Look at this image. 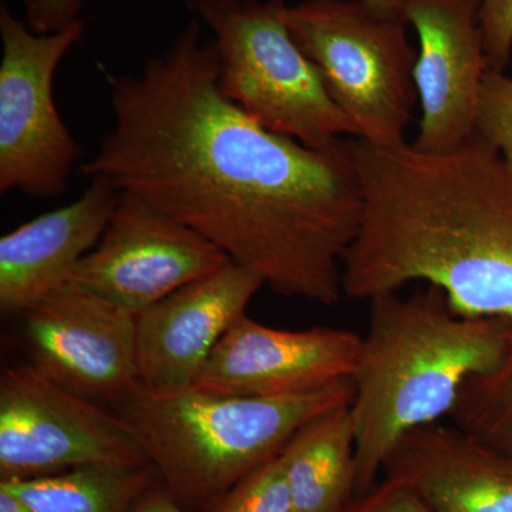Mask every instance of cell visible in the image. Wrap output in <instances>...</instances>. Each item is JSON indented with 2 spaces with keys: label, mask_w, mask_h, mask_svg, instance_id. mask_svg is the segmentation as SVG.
I'll return each instance as SVG.
<instances>
[{
  "label": "cell",
  "mask_w": 512,
  "mask_h": 512,
  "mask_svg": "<svg viewBox=\"0 0 512 512\" xmlns=\"http://www.w3.org/2000/svg\"><path fill=\"white\" fill-rule=\"evenodd\" d=\"M201 23L140 72L107 76L113 127L83 174L194 229L278 295L336 305L363 210L350 140L309 147L249 117L221 92Z\"/></svg>",
  "instance_id": "6da1fadb"
},
{
  "label": "cell",
  "mask_w": 512,
  "mask_h": 512,
  "mask_svg": "<svg viewBox=\"0 0 512 512\" xmlns=\"http://www.w3.org/2000/svg\"><path fill=\"white\" fill-rule=\"evenodd\" d=\"M362 221L343 295L436 286L457 315L512 322V171L480 134L448 153L350 138Z\"/></svg>",
  "instance_id": "7a4b0ae2"
},
{
  "label": "cell",
  "mask_w": 512,
  "mask_h": 512,
  "mask_svg": "<svg viewBox=\"0 0 512 512\" xmlns=\"http://www.w3.org/2000/svg\"><path fill=\"white\" fill-rule=\"evenodd\" d=\"M352 375L355 495L377 483L393 447L410 431L450 417L464 384L503 353L511 322L457 315L436 286L370 299Z\"/></svg>",
  "instance_id": "3957f363"
},
{
  "label": "cell",
  "mask_w": 512,
  "mask_h": 512,
  "mask_svg": "<svg viewBox=\"0 0 512 512\" xmlns=\"http://www.w3.org/2000/svg\"><path fill=\"white\" fill-rule=\"evenodd\" d=\"M353 399L352 379L282 397L231 396L138 384L113 413L188 511L204 512L242 478L279 456L303 424Z\"/></svg>",
  "instance_id": "277c9868"
},
{
  "label": "cell",
  "mask_w": 512,
  "mask_h": 512,
  "mask_svg": "<svg viewBox=\"0 0 512 512\" xmlns=\"http://www.w3.org/2000/svg\"><path fill=\"white\" fill-rule=\"evenodd\" d=\"M285 9V0H239L195 15L214 35L221 92L262 127L305 146L356 138L318 66L293 39Z\"/></svg>",
  "instance_id": "5b68a950"
},
{
  "label": "cell",
  "mask_w": 512,
  "mask_h": 512,
  "mask_svg": "<svg viewBox=\"0 0 512 512\" xmlns=\"http://www.w3.org/2000/svg\"><path fill=\"white\" fill-rule=\"evenodd\" d=\"M293 39L318 66L356 138L373 146L407 143L417 90V50L407 25L357 0H302L286 5Z\"/></svg>",
  "instance_id": "8992f818"
},
{
  "label": "cell",
  "mask_w": 512,
  "mask_h": 512,
  "mask_svg": "<svg viewBox=\"0 0 512 512\" xmlns=\"http://www.w3.org/2000/svg\"><path fill=\"white\" fill-rule=\"evenodd\" d=\"M86 32L83 20L59 32L36 33L0 6V192L57 198L69 185L82 147L53 96L59 64Z\"/></svg>",
  "instance_id": "52a82bcc"
},
{
  "label": "cell",
  "mask_w": 512,
  "mask_h": 512,
  "mask_svg": "<svg viewBox=\"0 0 512 512\" xmlns=\"http://www.w3.org/2000/svg\"><path fill=\"white\" fill-rule=\"evenodd\" d=\"M113 412L43 376L32 365L0 375V481L55 476L87 466H150Z\"/></svg>",
  "instance_id": "ba28073f"
},
{
  "label": "cell",
  "mask_w": 512,
  "mask_h": 512,
  "mask_svg": "<svg viewBox=\"0 0 512 512\" xmlns=\"http://www.w3.org/2000/svg\"><path fill=\"white\" fill-rule=\"evenodd\" d=\"M232 262L220 248L137 195L120 192L99 244L69 284L140 313Z\"/></svg>",
  "instance_id": "9c48e42d"
},
{
  "label": "cell",
  "mask_w": 512,
  "mask_h": 512,
  "mask_svg": "<svg viewBox=\"0 0 512 512\" xmlns=\"http://www.w3.org/2000/svg\"><path fill=\"white\" fill-rule=\"evenodd\" d=\"M30 365L83 399L111 407L137 389V315L69 284L22 313Z\"/></svg>",
  "instance_id": "30bf717a"
},
{
  "label": "cell",
  "mask_w": 512,
  "mask_h": 512,
  "mask_svg": "<svg viewBox=\"0 0 512 512\" xmlns=\"http://www.w3.org/2000/svg\"><path fill=\"white\" fill-rule=\"evenodd\" d=\"M403 19L419 37L414 86L421 109L413 147L448 153L477 131L485 74L478 0H407Z\"/></svg>",
  "instance_id": "8fae6325"
},
{
  "label": "cell",
  "mask_w": 512,
  "mask_h": 512,
  "mask_svg": "<svg viewBox=\"0 0 512 512\" xmlns=\"http://www.w3.org/2000/svg\"><path fill=\"white\" fill-rule=\"evenodd\" d=\"M362 336L315 326L286 330L245 315L212 350L194 387L231 396L282 397L352 379Z\"/></svg>",
  "instance_id": "7c38bea8"
},
{
  "label": "cell",
  "mask_w": 512,
  "mask_h": 512,
  "mask_svg": "<svg viewBox=\"0 0 512 512\" xmlns=\"http://www.w3.org/2000/svg\"><path fill=\"white\" fill-rule=\"evenodd\" d=\"M264 286L254 272L229 262L138 313L140 386L157 392L194 386L212 350Z\"/></svg>",
  "instance_id": "4fadbf2b"
},
{
  "label": "cell",
  "mask_w": 512,
  "mask_h": 512,
  "mask_svg": "<svg viewBox=\"0 0 512 512\" xmlns=\"http://www.w3.org/2000/svg\"><path fill=\"white\" fill-rule=\"evenodd\" d=\"M104 178L76 201L19 225L0 238V311L25 313L69 282L76 266L96 248L119 201Z\"/></svg>",
  "instance_id": "5bb4252c"
},
{
  "label": "cell",
  "mask_w": 512,
  "mask_h": 512,
  "mask_svg": "<svg viewBox=\"0 0 512 512\" xmlns=\"http://www.w3.org/2000/svg\"><path fill=\"white\" fill-rule=\"evenodd\" d=\"M434 512H512V456L443 421L410 431L383 464Z\"/></svg>",
  "instance_id": "9a60e30c"
},
{
  "label": "cell",
  "mask_w": 512,
  "mask_h": 512,
  "mask_svg": "<svg viewBox=\"0 0 512 512\" xmlns=\"http://www.w3.org/2000/svg\"><path fill=\"white\" fill-rule=\"evenodd\" d=\"M349 407L313 417L279 454L293 512H338L355 497L356 441Z\"/></svg>",
  "instance_id": "2e32d148"
},
{
  "label": "cell",
  "mask_w": 512,
  "mask_h": 512,
  "mask_svg": "<svg viewBox=\"0 0 512 512\" xmlns=\"http://www.w3.org/2000/svg\"><path fill=\"white\" fill-rule=\"evenodd\" d=\"M158 480L150 466H87L55 476L0 481L33 512H130Z\"/></svg>",
  "instance_id": "e0dca14e"
},
{
  "label": "cell",
  "mask_w": 512,
  "mask_h": 512,
  "mask_svg": "<svg viewBox=\"0 0 512 512\" xmlns=\"http://www.w3.org/2000/svg\"><path fill=\"white\" fill-rule=\"evenodd\" d=\"M450 419L474 439L512 456V322L500 359L467 380Z\"/></svg>",
  "instance_id": "ac0fdd59"
},
{
  "label": "cell",
  "mask_w": 512,
  "mask_h": 512,
  "mask_svg": "<svg viewBox=\"0 0 512 512\" xmlns=\"http://www.w3.org/2000/svg\"><path fill=\"white\" fill-rule=\"evenodd\" d=\"M204 512H293L281 458L256 468Z\"/></svg>",
  "instance_id": "d6986e66"
},
{
  "label": "cell",
  "mask_w": 512,
  "mask_h": 512,
  "mask_svg": "<svg viewBox=\"0 0 512 512\" xmlns=\"http://www.w3.org/2000/svg\"><path fill=\"white\" fill-rule=\"evenodd\" d=\"M477 133L501 154L512 171V77L488 70L481 87Z\"/></svg>",
  "instance_id": "ffe728a7"
},
{
  "label": "cell",
  "mask_w": 512,
  "mask_h": 512,
  "mask_svg": "<svg viewBox=\"0 0 512 512\" xmlns=\"http://www.w3.org/2000/svg\"><path fill=\"white\" fill-rule=\"evenodd\" d=\"M478 20L490 70L505 73L512 57V0H478Z\"/></svg>",
  "instance_id": "44dd1931"
},
{
  "label": "cell",
  "mask_w": 512,
  "mask_h": 512,
  "mask_svg": "<svg viewBox=\"0 0 512 512\" xmlns=\"http://www.w3.org/2000/svg\"><path fill=\"white\" fill-rule=\"evenodd\" d=\"M338 512H434L409 485L384 477L366 493L355 495Z\"/></svg>",
  "instance_id": "7402d4cb"
},
{
  "label": "cell",
  "mask_w": 512,
  "mask_h": 512,
  "mask_svg": "<svg viewBox=\"0 0 512 512\" xmlns=\"http://www.w3.org/2000/svg\"><path fill=\"white\" fill-rule=\"evenodd\" d=\"M25 22L33 32H59L82 20L84 0H22Z\"/></svg>",
  "instance_id": "603a6c76"
},
{
  "label": "cell",
  "mask_w": 512,
  "mask_h": 512,
  "mask_svg": "<svg viewBox=\"0 0 512 512\" xmlns=\"http://www.w3.org/2000/svg\"><path fill=\"white\" fill-rule=\"evenodd\" d=\"M130 512H191L183 507L174 495L161 483L160 477L156 483L141 495L140 500L134 505Z\"/></svg>",
  "instance_id": "cb8c5ba5"
},
{
  "label": "cell",
  "mask_w": 512,
  "mask_h": 512,
  "mask_svg": "<svg viewBox=\"0 0 512 512\" xmlns=\"http://www.w3.org/2000/svg\"><path fill=\"white\" fill-rule=\"evenodd\" d=\"M239 2V0H187V8L194 15L217 6L229 5V3ZM363 5L369 6L370 9L382 13L387 16H399L403 18L404 6L407 0H357Z\"/></svg>",
  "instance_id": "d4e9b609"
},
{
  "label": "cell",
  "mask_w": 512,
  "mask_h": 512,
  "mask_svg": "<svg viewBox=\"0 0 512 512\" xmlns=\"http://www.w3.org/2000/svg\"><path fill=\"white\" fill-rule=\"evenodd\" d=\"M0 512H33L6 488L0 487Z\"/></svg>",
  "instance_id": "484cf974"
}]
</instances>
